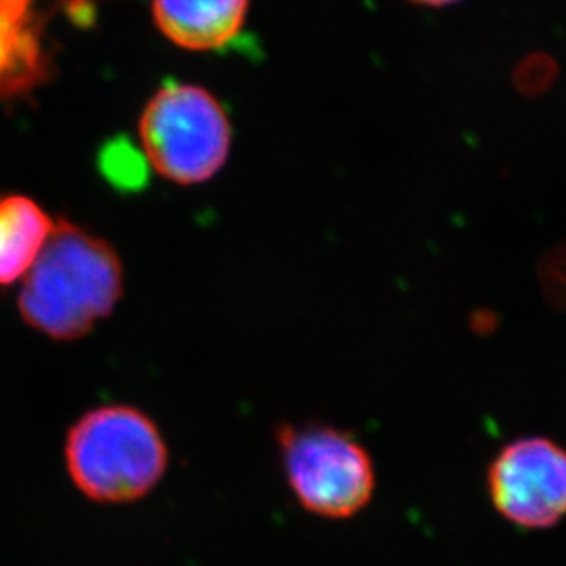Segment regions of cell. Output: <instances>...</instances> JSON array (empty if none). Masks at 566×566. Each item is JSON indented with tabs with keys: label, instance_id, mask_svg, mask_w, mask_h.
Returning <instances> with one entry per match:
<instances>
[{
	"label": "cell",
	"instance_id": "cell-3",
	"mask_svg": "<svg viewBox=\"0 0 566 566\" xmlns=\"http://www.w3.org/2000/svg\"><path fill=\"white\" fill-rule=\"evenodd\" d=\"M149 168L175 185H202L230 155L232 127L207 88L168 82L153 94L138 124Z\"/></svg>",
	"mask_w": 566,
	"mask_h": 566
},
{
	"label": "cell",
	"instance_id": "cell-1",
	"mask_svg": "<svg viewBox=\"0 0 566 566\" xmlns=\"http://www.w3.org/2000/svg\"><path fill=\"white\" fill-rule=\"evenodd\" d=\"M124 291V263L113 243L60 219L22 279L17 305L32 329L71 343L109 318Z\"/></svg>",
	"mask_w": 566,
	"mask_h": 566
},
{
	"label": "cell",
	"instance_id": "cell-2",
	"mask_svg": "<svg viewBox=\"0 0 566 566\" xmlns=\"http://www.w3.org/2000/svg\"><path fill=\"white\" fill-rule=\"evenodd\" d=\"M65 468L88 501L127 504L149 495L168 473L169 449L151 416L133 405H99L65 438Z\"/></svg>",
	"mask_w": 566,
	"mask_h": 566
},
{
	"label": "cell",
	"instance_id": "cell-6",
	"mask_svg": "<svg viewBox=\"0 0 566 566\" xmlns=\"http://www.w3.org/2000/svg\"><path fill=\"white\" fill-rule=\"evenodd\" d=\"M251 0H151L158 30L180 49L208 52L232 43L245 27Z\"/></svg>",
	"mask_w": 566,
	"mask_h": 566
},
{
	"label": "cell",
	"instance_id": "cell-7",
	"mask_svg": "<svg viewBox=\"0 0 566 566\" xmlns=\"http://www.w3.org/2000/svg\"><path fill=\"white\" fill-rule=\"evenodd\" d=\"M55 221L30 197H0V285L24 279L49 241Z\"/></svg>",
	"mask_w": 566,
	"mask_h": 566
},
{
	"label": "cell",
	"instance_id": "cell-10",
	"mask_svg": "<svg viewBox=\"0 0 566 566\" xmlns=\"http://www.w3.org/2000/svg\"><path fill=\"white\" fill-rule=\"evenodd\" d=\"M416 4H424V6H443L451 4V2H457V0H412Z\"/></svg>",
	"mask_w": 566,
	"mask_h": 566
},
{
	"label": "cell",
	"instance_id": "cell-8",
	"mask_svg": "<svg viewBox=\"0 0 566 566\" xmlns=\"http://www.w3.org/2000/svg\"><path fill=\"white\" fill-rule=\"evenodd\" d=\"M102 171L105 179L111 185H115L118 190H137L147 179L146 157H140L133 147L122 149L120 144L107 147L102 155Z\"/></svg>",
	"mask_w": 566,
	"mask_h": 566
},
{
	"label": "cell",
	"instance_id": "cell-9",
	"mask_svg": "<svg viewBox=\"0 0 566 566\" xmlns=\"http://www.w3.org/2000/svg\"><path fill=\"white\" fill-rule=\"evenodd\" d=\"M35 0H0V32H17L33 27Z\"/></svg>",
	"mask_w": 566,
	"mask_h": 566
},
{
	"label": "cell",
	"instance_id": "cell-4",
	"mask_svg": "<svg viewBox=\"0 0 566 566\" xmlns=\"http://www.w3.org/2000/svg\"><path fill=\"white\" fill-rule=\"evenodd\" d=\"M289 488L305 512L348 518L376 493L371 454L354 434L324 423H283L276 430Z\"/></svg>",
	"mask_w": 566,
	"mask_h": 566
},
{
	"label": "cell",
	"instance_id": "cell-5",
	"mask_svg": "<svg viewBox=\"0 0 566 566\" xmlns=\"http://www.w3.org/2000/svg\"><path fill=\"white\" fill-rule=\"evenodd\" d=\"M496 512L521 528L545 530L566 515V449L545 436L502 447L488 469Z\"/></svg>",
	"mask_w": 566,
	"mask_h": 566
}]
</instances>
